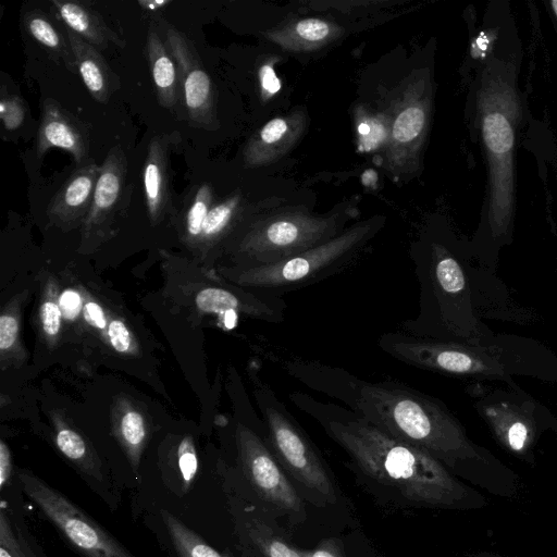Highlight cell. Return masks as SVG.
Instances as JSON below:
<instances>
[{
    "label": "cell",
    "instance_id": "1",
    "mask_svg": "<svg viewBox=\"0 0 557 557\" xmlns=\"http://www.w3.org/2000/svg\"><path fill=\"white\" fill-rule=\"evenodd\" d=\"M284 370L394 438L428 453L473 486L502 498L519 494V476L474 445L441 400L398 381H367L315 360L290 359Z\"/></svg>",
    "mask_w": 557,
    "mask_h": 557
},
{
    "label": "cell",
    "instance_id": "2",
    "mask_svg": "<svg viewBox=\"0 0 557 557\" xmlns=\"http://www.w3.org/2000/svg\"><path fill=\"white\" fill-rule=\"evenodd\" d=\"M349 457L356 473L397 504L412 508L474 510L488 500L428 453L401 442L346 407L304 392L288 396Z\"/></svg>",
    "mask_w": 557,
    "mask_h": 557
},
{
    "label": "cell",
    "instance_id": "3",
    "mask_svg": "<svg viewBox=\"0 0 557 557\" xmlns=\"http://www.w3.org/2000/svg\"><path fill=\"white\" fill-rule=\"evenodd\" d=\"M419 284V312L400 323L404 333L444 342L463 334L466 273L458 259L438 243L412 252Z\"/></svg>",
    "mask_w": 557,
    "mask_h": 557
},
{
    "label": "cell",
    "instance_id": "4",
    "mask_svg": "<svg viewBox=\"0 0 557 557\" xmlns=\"http://www.w3.org/2000/svg\"><path fill=\"white\" fill-rule=\"evenodd\" d=\"M380 228V222L356 224L334 238L286 259L242 268L238 283L253 292L283 297L344 272L362 253Z\"/></svg>",
    "mask_w": 557,
    "mask_h": 557
},
{
    "label": "cell",
    "instance_id": "5",
    "mask_svg": "<svg viewBox=\"0 0 557 557\" xmlns=\"http://www.w3.org/2000/svg\"><path fill=\"white\" fill-rule=\"evenodd\" d=\"M256 382L257 404L275 458L299 486L304 499L315 506L334 505L336 482L319 449L271 386Z\"/></svg>",
    "mask_w": 557,
    "mask_h": 557
},
{
    "label": "cell",
    "instance_id": "6",
    "mask_svg": "<svg viewBox=\"0 0 557 557\" xmlns=\"http://www.w3.org/2000/svg\"><path fill=\"white\" fill-rule=\"evenodd\" d=\"M336 216L313 218L302 213L271 216L253 224L243 237V268L270 264L334 238L341 231Z\"/></svg>",
    "mask_w": 557,
    "mask_h": 557
},
{
    "label": "cell",
    "instance_id": "7",
    "mask_svg": "<svg viewBox=\"0 0 557 557\" xmlns=\"http://www.w3.org/2000/svg\"><path fill=\"white\" fill-rule=\"evenodd\" d=\"M238 449L243 472L261 507L290 523L305 521V499L270 449L264 423L257 431L240 428Z\"/></svg>",
    "mask_w": 557,
    "mask_h": 557
},
{
    "label": "cell",
    "instance_id": "8",
    "mask_svg": "<svg viewBox=\"0 0 557 557\" xmlns=\"http://www.w3.org/2000/svg\"><path fill=\"white\" fill-rule=\"evenodd\" d=\"M20 481L26 495L85 557H134L61 492L26 472L20 473Z\"/></svg>",
    "mask_w": 557,
    "mask_h": 557
},
{
    "label": "cell",
    "instance_id": "9",
    "mask_svg": "<svg viewBox=\"0 0 557 557\" xmlns=\"http://www.w3.org/2000/svg\"><path fill=\"white\" fill-rule=\"evenodd\" d=\"M481 126L490 164V222L494 234L499 235L512 212L515 132L508 115L497 109L483 113Z\"/></svg>",
    "mask_w": 557,
    "mask_h": 557
},
{
    "label": "cell",
    "instance_id": "10",
    "mask_svg": "<svg viewBox=\"0 0 557 557\" xmlns=\"http://www.w3.org/2000/svg\"><path fill=\"white\" fill-rule=\"evenodd\" d=\"M165 45L177 65L178 82L189 124L199 128H215L213 84L194 45L174 27L168 28Z\"/></svg>",
    "mask_w": 557,
    "mask_h": 557
},
{
    "label": "cell",
    "instance_id": "11",
    "mask_svg": "<svg viewBox=\"0 0 557 557\" xmlns=\"http://www.w3.org/2000/svg\"><path fill=\"white\" fill-rule=\"evenodd\" d=\"M127 161L120 145L112 147L97 180L92 202L85 219L88 233H104L119 210L125 209L131 202L132 188L126 185Z\"/></svg>",
    "mask_w": 557,
    "mask_h": 557
},
{
    "label": "cell",
    "instance_id": "12",
    "mask_svg": "<svg viewBox=\"0 0 557 557\" xmlns=\"http://www.w3.org/2000/svg\"><path fill=\"white\" fill-rule=\"evenodd\" d=\"M50 148L67 151L78 166L88 160L87 132L53 99H47L42 104L36 144L37 156L41 157Z\"/></svg>",
    "mask_w": 557,
    "mask_h": 557
},
{
    "label": "cell",
    "instance_id": "13",
    "mask_svg": "<svg viewBox=\"0 0 557 557\" xmlns=\"http://www.w3.org/2000/svg\"><path fill=\"white\" fill-rule=\"evenodd\" d=\"M100 172L92 159L70 175L48 206L49 218L61 225H72L85 220L90 209Z\"/></svg>",
    "mask_w": 557,
    "mask_h": 557
},
{
    "label": "cell",
    "instance_id": "14",
    "mask_svg": "<svg viewBox=\"0 0 557 557\" xmlns=\"http://www.w3.org/2000/svg\"><path fill=\"white\" fill-rule=\"evenodd\" d=\"M174 139L171 135H157L148 146L143 170L147 212L152 222H158L171 205L169 153Z\"/></svg>",
    "mask_w": 557,
    "mask_h": 557
},
{
    "label": "cell",
    "instance_id": "15",
    "mask_svg": "<svg viewBox=\"0 0 557 557\" xmlns=\"http://www.w3.org/2000/svg\"><path fill=\"white\" fill-rule=\"evenodd\" d=\"M51 4L67 29L99 51L110 44L124 47L125 41L86 2L51 0Z\"/></svg>",
    "mask_w": 557,
    "mask_h": 557
},
{
    "label": "cell",
    "instance_id": "16",
    "mask_svg": "<svg viewBox=\"0 0 557 557\" xmlns=\"http://www.w3.org/2000/svg\"><path fill=\"white\" fill-rule=\"evenodd\" d=\"M242 530L257 557H301L300 549L285 536L275 517L262 507L248 512Z\"/></svg>",
    "mask_w": 557,
    "mask_h": 557
},
{
    "label": "cell",
    "instance_id": "17",
    "mask_svg": "<svg viewBox=\"0 0 557 557\" xmlns=\"http://www.w3.org/2000/svg\"><path fill=\"white\" fill-rule=\"evenodd\" d=\"M77 71L90 96L99 103H107L111 95V72L98 49L66 28Z\"/></svg>",
    "mask_w": 557,
    "mask_h": 557
},
{
    "label": "cell",
    "instance_id": "18",
    "mask_svg": "<svg viewBox=\"0 0 557 557\" xmlns=\"http://www.w3.org/2000/svg\"><path fill=\"white\" fill-rule=\"evenodd\" d=\"M146 51L158 102L165 109H173L177 103L180 87L176 62L159 34L152 29L147 35Z\"/></svg>",
    "mask_w": 557,
    "mask_h": 557
},
{
    "label": "cell",
    "instance_id": "19",
    "mask_svg": "<svg viewBox=\"0 0 557 557\" xmlns=\"http://www.w3.org/2000/svg\"><path fill=\"white\" fill-rule=\"evenodd\" d=\"M486 414L502 445L520 458L532 461L531 448L535 440V430L531 421L496 407L488 408Z\"/></svg>",
    "mask_w": 557,
    "mask_h": 557
},
{
    "label": "cell",
    "instance_id": "20",
    "mask_svg": "<svg viewBox=\"0 0 557 557\" xmlns=\"http://www.w3.org/2000/svg\"><path fill=\"white\" fill-rule=\"evenodd\" d=\"M23 23L28 35L57 59H61L69 71L74 73L77 70L67 36H63L46 13L39 10L27 11L23 15Z\"/></svg>",
    "mask_w": 557,
    "mask_h": 557
},
{
    "label": "cell",
    "instance_id": "21",
    "mask_svg": "<svg viewBox=\"0 0 557 557\" xmlns=\"http://www.w3.org/2000/svg\"><path fill=\"white\" fill-rule=\"evenodd\" d=\"M161 517L180 557H231L211 547L168 510H162Z\"/></svg>",
    "mask_w": 557,
    "mask_h": 557
},
{
    "label": "cell",
    "instance_id": "22",
    "mask_svg": "<svg viewBox=\"0 0 557 557\" xmlns=\"http://www.w3.org/2000/svg\"><path fill=\"white\" fill-rule=\"evenodd\" d=\"M426 113L420 103L405 107L397 115L392 127V143L396 148L411 145L424 131Z\"/></svg>",
    "mask_w": 557,
    "mask_h": 557
},
{
    "label": "cell",
    "instance_id": "23",
    "mask_svg": "<svg viewBox=\"0 0 557 557\" xmlns=\"http://www.w3.org/2000/svg\"><path fill=\"white\" fill-rule=\"evenodd\" d=\"M213 203V189L210 184H199L189 202L185 213V230L191 238L201 235L206 216Z\"/></svg>",
    "mask_w": 557,
    "mask_h": 557
},
{
    "label": "cell",
    "instance_id": "24",
    "mask_svg": "<svg viewBox=\"0 0 557 557\" xmlns=\"http://www.w3.org/2000/svg\"><path fill=\"white\" fill-rule=\"evenodd\" d=\"M239 206V197L234 195L213 205L202 225L201 235L209 239L219 236L231 225Z\"/></svg>",
    "mask_w": 557,
    "mask_h": 557
},
{
    "label": "cell",
    "instance_id": "25",
    "mask_svg": "<svg viewBox=\"0 0 557 557\" xmlns=\"http://www.w3.org/2000/svg\"><path fill=\"white\" fill-rule=\"evenodd\" d=\"M0 557H36L23 536L14 530L4 506L0 511Z\"/></svg>",
    "mask_w": 557,
    "mask_h": 557
},
{
    "label": "cell",
    "instance_id": "26",
    "mask_svg": "<svg viewBox=\"0 0 557 557\" xmlns=\"http://www.w3.org/2000/svg\"><path fill=\"white\" fill-rule=\"evenodd\" d=\"M26 107L16 95L5 94L2 88L0 101V119L5 131L17 129L25 120Z\"/></svg>",
    "mask_w": 557,
    "mask_h": 557
},
{
    "label": "cell",
    "instance_id": "27",
    "mask_svg": "<svg viewBox=\"0 0 557 557\" xmlns=\"http://www.w3.org/2000/svg\"><path fill=\"white\" fill-rule=\"evenodd\" d=\"M121 430L128 449L136 454L146 435L143 417L136 411L126 412L121 421Z\"/></svg>",
    "mask_w": 557,
    "mask_h": 557
},
{
    "label": "cell",
    "instance_id": "28",
    "mask_svg": "<svg viewBox=\"0 0 557 557\" xmlns=\"http://www.w3.org/2000/svg\"><path fill=\"white\" fill-rule=\"evenodd\" d=\"M59 449L71 460L82 462L87 458V446L84 440L70 429H62L55 437Z\"/></svg>",
    "mask_w": 557,
    "mask_h": 557
},
{
    "label": "cell",
    "instance_id": "29",
    "mask_svg": "<svg viewBox=\"0 0 557 557\" xmlns=\"http://www.w3.org/2000/svg\"><path fill=\"white\" fill-rule=\"evenodd\" d=\"M178 468L183 487L188 490L198 471V459L189 438H185L178 447Z\"/></svg>",
    "mask_w": 557,
    "mask_h": 557
},
{
    "label": "cell",
    "instance_id": "30",
    "mask_svg": "<svg viewBox=\"0 0 557 557\" xmlns=\"http://www.w3.org/2000/svg\"><path fill=\"white\" fill-rule=\"evenodd\" d=\"M295 33L306 41L318 42L332 34V27L327 22L319 18H305L295 25Z\"/></svg>",
    "mask_w": 557,
    "mask_h": 557
},
{
    "label": "cell",
    "instance_id": "31",
    "mask_svg": "<svg viewBox=\"0 0 557 557\" xmlns=\"http://www.w3.org/2000/svg\"><path fill=\"white\" fill-rule=\"evenodd\" d=\"M61 314L60 307L53 301H46L41 306V323L48 335L54 336L58 334L61 325Z\"/></svg>",
    "mask_w": 557,
    "mask_h": 557
},
{
    "label": "cell",
    "instance_id": "32",
    "mask_svg": "<svg viewBox=\"0 0 557 557\" xmlns=\"http://www.w3.org/2000/svg\"><path fill=\"white\" fill-rule=\"evenodd\" d=\"M108 335L112 347L119 352H125L131 346V334L120 320H112L108 326Z\"/></svg>",
    "mask_w": 557,
    "mask_h": 557
},
{
    "label": "cell",
    "instance_id": "33",
    "mask_svg": "<svg viewBox=\"0 0 557 557\" xmlns=\"http://www.w3.org/2000/svg\"><path fill=\"white\" fill-rule=\"evenodd\" d=\"M301 557H345L342 547L334 539L323 540L313 549H300Z\"/></svg>",
    "mask_w": 557,
    "mask_h": 557
},
{
    "label": "cell",
    "instance_id": "34",
    "mask_svg": "<svg viewBox=\"0 0 557 557\" xmlns=\"http://www.w3.org/2000/svg\"><path fill=\"white\" fill-rule=\"evenodd\" d=\"M18 332V324L12 315H1L0 318V349H9L15 342Z\"/></svg>",
    "mask_w": 557,
    "mask_h": 557
},
{
    "label": "cell",
    "instance_id": "35",
    "mask_svg": "<svg viewBox=\"0 0 557 557\" xmlns=\"http://www.w3.org/2000/svg\"><path fill=\"white\" fill-rule=\"evenodd\" d=\"M59 305L66 319H74L82 309V298L77 292L66 289L61 294Z\"/></svg>",
    "mask_w": 557,
    "mask_h": 557
},
{
    "label": "cell",
    "instance_id": "36",
    "mask_svg": "<svg viewBox=\"0 0 557 557\" xmlns=\"http://www.w3.org/2000/svg\"><path fill=\"white\" fill-rule=\"evenodd\" d=\"M259 77L261 88L265 94L273 95L281 89V82L270 64H264L261 66Z\"/></svg>",
    "mask_w": 557,
    "mask_h": 557
},
{
    "label": "cell",
    "instance_id": "37",
    "mask_svg": "<svg viewBox=\"0 0 557 557\" xmlns=\"http://www.w3.org/2000/svg\"><path fill=\"white\" fill-rule=\"evenodd\" d=\"M84 317L89 324L98 329H104L107 325L104 312L96 302L89 301L85 305Z\"/></svg>",
    "mask_w": 557,
    "mask_h": 557
},
{
    "label": "cell",
    "instance_id": "38",
    "mask_svg": "<svg viewBox=\"0 0 557 557\" xmlns=\"http://www.w3.org/2000/svg\"><path fill=\"white\" fill-rule=\"evenodd\" d=\"M12 462L9 447L0 442V487H5L11 478Z\"/></svg>",
    "mask_w": 557,
    "mask_h": 557
},
{
    "label": "cell",
    "instance_id": "39",
    "mask_svg": "<svg viewBox=\"0 0 557 557\" xmlns=\"http://www.w3.org/2000/svg\"><path fill=\"white\" fill-rule=\"evenodd\" d=\"M171 3H172L171 0H141V1H138V4L143 9H145L147 11H152V12L161 10Z\"/></svg>",
    "mask_w": 557,
    "mask_h": 557
},
{
    "label": "cell",
    "instance_id": "40",
    "mask_svg": "<svg viewBox=\"0 0 557 557\" xmlns=\"http://www.w3.org/2000/svg\"><path fill=\"white\" fill-rule=\"evenodd\" d=\"M469 557H504L499 554L491 553V552H479L471 554Z\"/></svg>",
    "mask_w": 557,
    "mask_h": 557
},
{
    "label": "cell",
    "instance_id": "41",
    "mask_svg": "<svg viewBox=\"0 0 557 557\" xmlns=\"http://www.w3.org/2000/svg\"><path fill=\"white\" fill-rule=\"evenodd\" d=\"M550 5H552V10L553 12L555 13V15L557 16V0H553L550 2Z\"/></svg>",
    "mask_w": 557,
    "mask_h": 557
}]
</instances>
